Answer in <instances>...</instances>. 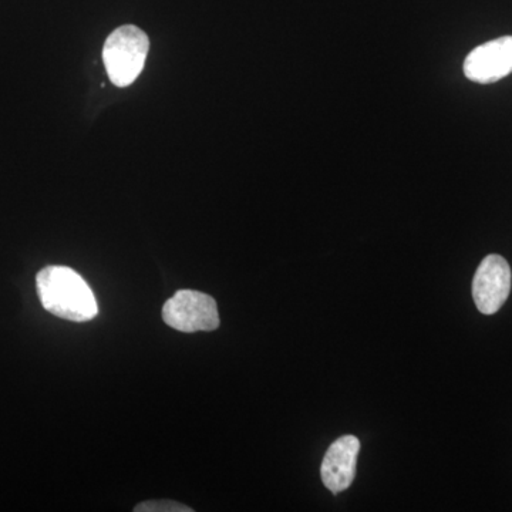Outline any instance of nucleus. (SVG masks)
I'll return each instance as SVG.
<instances>
[{
	"instance_id": "1",
	"label": "nucleus",
	"mask_w": 512,
	"mask_h": 512,
	"mask_svg": "<svg viewBox=\"0 0 512 512\" xmlns=\"http://www.w3.org/2000/svg\"><path fill=\"white\" fill-rule=\"evenodd\" d=\"M43 308L70 322H89L99 313L96 296L82 276L67 266H47L36 276Z\"/></svg>"
},
{
	"instance_id": "2",
	"label": "nucleus",
	"mask_w": 512,
	"mask_h": 512,
	"mask_svg": "<svg viewBox=\"0 0 512 512\" xmlns=\"http://www.w3.org/2000/svg\"><path fill=\"white\" fill-rule=\"evenodd\" d=\"M150 50V40L140 28L133 25L114 30L104 43L103 60L111 82L127 87L136 82L143 72Z\"/></svg>"
},
{
	"instance_id": "3",
	"label": "nucleus",
	"mask_w": 512,
	"mask_h": 512,
	"mask_svg": "<svg viewBox=\"0 0 512 512\" xmlns=\"http://www.w3.org/2000/svg\"><path fill=\"white\" fill-rule=\"evenodd\" d=\"M163 319L170 328L184 333L211 332L220 326L217 302L207 293L178 291L165 302Z\"/></svg>"
},
{
	"instance_id": "4",
	"label": "nucleus",
	"mask_w": 512,
	"mask_h": 512,
	"mask_svg": "<svg viewBox=\"0 0 512 512\" xmlns=\"http://www.w3.org/2000/svg\"><path fill=\"white\" fill-rule=\"evenodd\" d=\"M511 268L503 256H485L473 279V298L478 311L494 315L503 308L511 292Z\"/></svg>"
},
{
	"instance_id": "5",
	"label": "nucleus",
	"mask_w": 512,
	"mask_h": 512,
	"mask_svg": "<svg viewBox=\"0 0 512 512\" xmlns=\"http://www.w3.org/2000/svg\"><path fill=\"white\" fill-rule=\"evenodd\" d=\"M512 73V36L498 37L477 46L464 60V74L471 82L490 84Z\"/></svg>"
},
{
	"instance_id": "6",
	"label": "nucleus",
	"mask_w": 512,
	"mask_h": 512,
	"mask_svg": "<svg viewBox=\"0 0 512 512\" xmlns=\"http://www.w3.org/2000/svg\"><path fill=\"white\" fill-rule=\"evenodd\" d=\"M360 441L355 436H342L333 441L320 467L323 484L333 494L348 490L356 476Z\"/></svg>"
},
{
	"instance_id": "7",
	"label": "nucleus",
	"mask_w": 512,
	"mask_h": 512,
	"mask_svg": "<svg viewBox=\"0 0 512 512\" xmlns=\"http://www.w3.org/2000/svg\"><path fill=\"white\" fill-rule=\"evenodd\" d=\"M137 512H191L194 511L187 505L175 503V501H147V503L138 504L134 507Z\"/></svg>"
}]
</instances>
